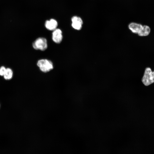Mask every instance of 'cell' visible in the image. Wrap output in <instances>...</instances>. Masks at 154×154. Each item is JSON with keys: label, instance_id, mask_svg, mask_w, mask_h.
Returning a JSON list of instances; mask_svg holds the SVG:
<instances>
[{"label": "cell", "instance_id": "cell-1", "mask_svg": "<svg viewBox=\"0 0 154 154\" xmlns=\"http://www.w3.org/2000/svg\"><path fill=\"white\" fill-rule=\"evenodd\" d=\"M141 81L145 86H149L154 82V71L150 68H145Z\"/></svg>", "mask_w": 154, "mask_h": 154}, {"label": "cell", "instance_id": "cell-2", "mask_svg": "<svg viewBox=\"0 0 154 154\" xmlns=\"http://www.w3.org/2000/svg\"><path fill=\"white\" fill-rule=\"evenodd\" d=\"M37 65L40 70L44 73L50 71L53 68L52 62L47 59H41L38 60Z\"/></svg>", "mask_w": 154, "mask_h": 154}, {"label": "cell", "instance_id": "cell-3", "mask_svg": "<svg viewBox=\"0 0 154 154\" xmlns=\"http://www.w3.org/2000/svg\"><path fill=\"white\" fill-rule=\"evenodd\" d=\"M32 46L35 50H45L48 47L47 40L44 38H38L33 42Z\"/></svg>", "mask_w": 154, "mask_h": 154}, {"label": "cell", "instance_id": "cell-4", "mask_svg": "<svg viewBox=\"0 0 154 154\" xmlns=\"http://www.w3.org/2000/svg\"><path fill=\"white\" fill-rule=\"evenodd\" d=\"M72 26L74 29L79 30L82 27L83 24L82 19L80 17L75 16L71 18Z\"/></svg>", "mask_w": 154, "mask_h": 154}, {"label": "cell", "instance_id": "cell-5", "mask_svg": "<svg viewBox=\"0 0 154 154\" xmlns=\"http://www.w3.org/2000/svg\"><path fill=\"white\" fill-rule=\"evenodd\" d=\"M62 38V32L60 29L56 28L53 31L52 34V39L54 42L57 44L60 43Z\"/></svg>", "mask_w": 154, "mask_h": 154}, {"label": "cell", "instance_id": "cell-6", "mask_svg": "<svg viewBox=\"0 0 154 154\" xmlns=\"http://www.w3.org/2000/svg\"><path fill=\"white\" fill-rule=\"evenodd\" d=\"M143 26L140 24L132 23L129 25V29L133 33L137 34L139 36L143 29Z\"/></svg>", "mask_w": 154, "mask_h": 154}, {"label": "cell", "instance_id": "cell-7", "mask_svg": "<svg viewBox=\"0 0 154 154\" xmlns=\"http://www.w3.org/2000/svg\"><path fill=\"white\" fill-rule=\"evenodd\" d=\"M57 21L54 19H51L46 20L45 23V27L47 29L50 31H53L56 29L58 26Z\"/></svg>", "mask_w": 154, "mask_h": 154}, {"label": "cell", "instance_id": "cell-8", "mask_svg": "<svg viewBox=\"0 0 154 154\" xmlns=\"http://www.w3.org/2000/svg\"><path fill=\"white\" fill-rule=\"evenodd\" d=\"M13 72L12 69L9 68H6L5 72L3 77L6 80H9L11 79L13 77Z\"/></svg>", "mask_w": 154, "mask_h": 154}, {"label": "cell", "instance_id": "cell-9", "mask_svg": "<svg viewBox=\"0 0 154 154\" xmlns=\"http://www.w3.org/2000/svg\"><path fill=\"white\" fill-rule=\"evenodd\" d=\"M150 32V29L147 25L143 26V29L139 36H145L148 35Z\"/></svg>", "mask_w": 154, "mask_h": 154}, {"label": "cell", "instance_id": "cell-10", "mask_svg": "<svg viewBox=\"0 0 154 154\" xmlns=\"http://www.w3.org/2000/svg\"><path fill=\"white\" fill-rule=\"evenodd\" d=\"M6 70V68L4 66H1L0 67V76H3Z\"/></svg>", "mask_w": 154, "mask_h": 154}, {"label": "cell", "instance_id": "cell-11", "mask_svg": "<svg viewBox=\"0 0 154 154\" xmlns=\"http://www.w3.org/2000/svg\"><path fill=\"white\" fill-rule=\"evenodd\" d=\"M0 108H1V105H0Z\"/></svg>", "mask_w": 154, "mask_h": 154}]
</instances>
